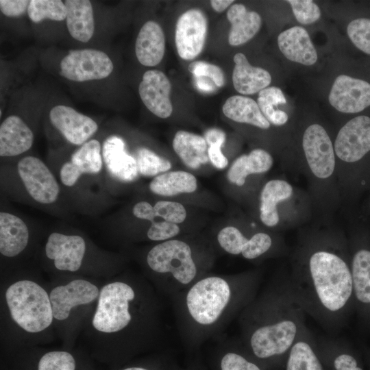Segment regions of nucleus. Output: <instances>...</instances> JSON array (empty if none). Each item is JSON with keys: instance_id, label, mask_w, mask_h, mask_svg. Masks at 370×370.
I'll return each instance as SVG.
<instances>
[{"instance_id": "412c9836", "label": "nucleus", "mask_w": 370, "mask_h": 370, "mask_svg": "<svg viewBox=\"0 0 370 370\" xmlns=\"http://www.w3.org/2000/svg\"><path fill=\"white\" fill-rule=\"evenodd\" d=\"M217 241L226 252L232 255L241 254L248 260L260 256L272 245L271 236L266 233H256L248 239L238 228L233 226L221 229L217 235Z\"/></svg>"}, {"instance_id": "79ce46f5", "label": "nucleus", "mask_w": 370, "mask_h": 370, "mask_svg": "<svg viewBox=\"0 0 370 370\" xmlns=\"http://www.w3.org/2000/svg\"><path fill=\"white\" fill-rule=\"evenodd\" d=\"M153 208L156 215L175 224L182 223L186 217V209L179 202L158 201L153 205Z\"/></svg>"}, {"instance_id": "72a5a7b5", "label": "nucleus", "mask_w": 370, "mask_h": 370, "mask_svg": "<svg viewBox=\"0 0 370 370\" xmlns=\"http://www.w3.org/2000/svg\"><path fill=\"white\" fill-rule=\"evenodd\" d=\"M285 370H326L319 350L305 340H297L284 364Z\"/></svg>"}, {"instance_id": "20e7f679", "label": "nucleus", "mask_w": 370, "mask_h": 370, "mask_svg": "<svg viewBox=\"0 0 370 370\" xmlns=\"http://www.w3.org/2000/svg\"><path fill=\"white\" fill-rule=\"evenodd\" d=\"M103 282L81 276L49 281L54 329L63 348L74 349L95 310Z\"/></svg>"}, {"instance_id": "f257e3e1", "label": "nucleus", "mask_w": 370, "mask_h": 370, "mask_svg": "<svg viewBox=\"0 0 370 370\" xmlns=\"http://www.w3.org/2000/svg\"><path fill=\"white\" fill-rule=\"evenodd\" d=\"M158 330V306L150 284L116 275L103 280L95 310L79 340L92 359L114 367L150 349Z\"/></svg>"}, {"instance_id": "2eb2a0df", "label": "nucleus", "mask_w": 370, "mask_h": 370, "mask_svg": "<svg viewBox=\"0 0 370 370\" xmlns=\"http://www.w3.org/2000/svg\"><path fill=\"white\" fill-rule=\"evenodd\" d=\"M208 32L205 14L197 8L189 9L177 19L175 41L180 57L185 60L195 58L202 51Z\"/></svg>"}, {"instance_id": "cd10ccee", "label": "nucleus", "mask_w": 370, "mask_h": 370, "mask_svg": "<svg viewBox=\"0 0 370 370\" xmlns=\"http://www.w3.org/2000/svg\"><path fill=\"white\" fill-rule=\"evenodd\" d=\"M173 148L184 164L190 169H198L209 160L207 142L199 135L180 130L173 140Z\"/></svg>"}, {"instance_id": "4c0bfd02", "label": "nucleus", "mask_w": 370, "mask_h": 370, "mask_svg": "<svg viewBox=\"0 0 370 370\" xmlns=\"http://www.w3.org/2000/svg\"><path fill=\"white\" fill-rule=\"evenodd\" d=\"M134 156L137 162L139 175L141 176H157L159 173L166 172L171 167L169 160L147 147L138 148Z\"/></svg>"}, {"instance_id": "c85d7f7f", "label": "nucleus", "mask_w": 370, "mask_h": 370, "mask_svg": "<svg viewBox=\"0 0 370 370\" xmlns=\"http://www.w3.org/2000/svg\"><path fill=\"white\" fill-rule=\"evenodd\" d=\"M273 164L271 155L262 149L252 150L249 154L237 158L227 171V179L238 186H243L251 174L268 171Z\"/></svg>"}, {"instance_id": "bb28decb", "label": "nucleus", "mask_w": 370, "mask_h": 370, "mask_svg": "<svg viewBox=\"0 0 370 370\" xmlns=\"http://www.w3.org/2000/svg\"><path fill=\"white\" fill-rule=\"evenodd\" d=\"M64 3L66 27L70 35L78 41L87 42L95 32L91 2L88 0H67Z\"/></svg>"}, {"instance_id": "39448f33", "label": "nucleus", "mask_w": 370, "mask_h": 370, "mask_svg": "<svg viewBox=\"0 0 370 370\" xmlns=\"http://www.w3.org/2000/svg\"><path fill=\"white\" fill-rule=\"evenodd\" d=\"M1 188L12 199L42 209L56 206L64 195L50 166L31 155L1 166Z\"/></svg>"}, {"instance_id": "423d86ee", "label": "nucleus", "mask_w": 370, "mask_h": 370, "mask_svg": "<svg viewBox=\"0 0 370 370\" xmlns=\"http://www.w3.org/2000/svg\"><path fill=\"white\" fill-rule=\"evenodd\" d=\"M310 286L319 306L330 313L340 312L353 293L351 270L337 254L314 252L308 260Z\"/></svg>"}, {"instance_id": "a19ab883", "label": "nucleus", "mask_w": 370, "mask_h": 370, "mask_svg": "<svg viewBox=\"0 0 370 370\" xmlns=\"http://www.w3.org/2000/svg\"><path fill=\"white\" fill-rule=\"evenodd\" d=\"M297 21L302 25H310L319 19L321 10L319 6L311 0L287 1Z\"/></svg>"}, {"instance_id": "de8ad7c7", "label": "nucleus", "mask_w": 370, "mask_h": 370, "mask_svg": "<svg viewBox=\"0 0 370 370\" xmlns=\"http://www.w3.org/2000/svg\"><path fill=\"white\" fill-rule=\"evenodd\" d=\"M196 86L201 91L212 92L217 87L214 82L206 77H195Z\"/></svg>"}, {"instance_id": "c03bdc74", "label": "nucleus", "mask_w": 370, "mask_h": 370, "mask_svg": "<svg viewBox=\"0 0 370 370\" xmlns=\"http://www.w3.org/2000/svg\"><path fill=\"white\" fill-rule=\"evenodd\" d=\"M188 71L195 77H206L214 82L217 87L224 85L225 77L221 69L213 64L204 61H195L188 66Z\"/></svg>"}, {"instance_id": "f03ea898", "label": "nucleus", "mask_w": 370, "mask_h": 370, "mask_svg": "<svg viewBox=\"0 0 370 370\" xmlns=\"http://www.w3.org/2000/svg\"><path fill=\"white\" fill-rule=\"evenodd\" d=\"M49 282L30 264L1 275L0 344L4 356L57 337Z\"/></svg>"}, {"instance_id": "a211bd4d", "label": "nucleus", "mask_w": 370, "mask_h": 370, "mask_svg": "<svg viewBox=\"0 0 370 370\" xmlns=\"http://www.w3.org/2000/svg\"><path fill=\"white\" fill-rule=\"evenodd\" d=\"M49 121L64 140L78 147L91 139L99 128L92 118L64 105L51 109Z\"/></svg>"}, {"instance_id": "7c9ffc66", "label": "nucleus", "mask_w": 370, "mask_h": 370, "mask_svg": "<svg viewBox=\"0 0 370 370\" xmlns=\"http://www.w3.org/2000/svg\"><path fill=\"white\" fill-rule=\"evenodd\" d=\"M224 115L238 123H247L267 130L271 123L262 114L258 103L250 97L242 95L230 97L222 108Z\"/></svg>"}, {"instance_id": "49530a36", "label": "nucleus", "mask_w": 370, "mask_h": 370, "mask_svg": "<svg viewBox=\"0 0 370 370\" xmlns=\"http://www.w3.org/2000/svg\"><path fill=\"white\" fill-rule=\"evenodd\" d=\"M257 101L267 103L275 108L280 104L286 103V98L282 90L276 86H268L258 93Z\"/></svg>"}, {"instance_id": "c9c22d12", "label": "nucleus", "mask_w": 370, "mask_h": 370, "mask_svg": "<svg viewBox=\"0 0 370 370\" xmlns=\"http://www.w3.org/2000/svg\"><path fill=\"white\" fill-rule=\"evenodd\" d=\"M326 370H364L357 357L338 346L318 349Z\"/></svg>"}, {"instance_id": "9d476101", "label": "nucleus", "mask_w": 370, "mask_h": 370, "mask_svg": "<svg viewBox=\"0 0 370 370\" xmlns=\"http://www.w3.org/2000/svg\"><path fill=\"white\" fill-rule=\"evenodd\" d=\"M40 241L30 224L14 212H0L1 275L27 264Z\"/></svg>"}, {"instance_id": "ea45409f", "label": "nucleus", "mask_w": 370, "mask_h": 370, "mask_svg": "<svg viewBox=\"0 0 370 370\" xmlns=\"http://www.w3.org/2000/svg\"><path fill=\"white\" fill-rule=\"evenodd\" d=\"M347 33L358 49L370 55V18H360L352 21L347 25Z\"/></svg>"}, {"instance_id": "e433bc0d", "label": "nucleus", "mask_w": 370, "mask_h": 370, "mask_svg": "<svg viewBox=\"0 0 370 370\" xmlns=\"http://www.w3.org/2000/svg\"><path fill=\"white\" fill-rule=\"evenodd\" d=\"M27 14L34 23H40L45 19L62 21L66 19V8L60 0H32Z\"/></svg>"}, {"instance_id": "58836bf2", "label": "nucleus", "mask_w": 370, "mask_h": 370, "mask_svg": "<svg viewBox=\"0 0 370 370\" xmlns=\"http://www.w3.org/2000/svg\"><path fill=\"white\" fill-rule=\"evenodd\" d=\"M204 138L209 146L208 156L211 163L219 169L225 168L228 160L221 151L225 141V133L219 129L212 128L206 132Z\"/></svg>"}, {"instance_id": "b1692460", "label": "nucleus", "mask_w": 370, "mask_h": 370, "mask_svg": "<svg viewBox=\"0 0 370 370\" xmlns=\"http://www.w3.org/2000/svg\"><path fill=\"white\" fill-rule=\"evenodd\" d=\"M165 51V37L160 25L148 21L140 29L135 42L138 62L146 66H154L162 60Z\"/></svg>"}, {"instance_id": "393cba45", "label": "nucleus", "mask_w": 370, "mask_h": 370, "mask_svg": "<svg viewBox=\"0 0 370 370\" xmlns=\"http://www.w3.org/2000/svg\"><path fill=\"white\" fill-rule=\"evenodd\" d=\"M232 82L236 90L242 95H252L268 87L271 76L265 69L249 64L246 56L237 53L234 56Z\"/></svg>"}, {"instance_id": "f8f14e48", "label": "nucleus", "mask_w": 370, "mask_h": 370, "mask_svg": "<svg viewBox=\"0 0 370 370\" xmlns=\"http://www.w3.org/2000/svg\"><path fill=\"white\" fill-rule=\"evenodd\" d=\"M145 262L151 273H169L182 285L190 284L197 273L190 246L180 240H168L154 245L146 253Z\"/></svg>"}, {"instance_id": "37998d69", "label": "nucleus", "mask_w": 370, "mask_h": 370, "mask_svg": "<svg viewBox=\"0 0 370 370\" xmlns=\"http://www.w3.org/2000/svg\"><path fill=\"white\" fill-rule=\"evenodd\" d=\"M221 370H262L251 358L236 352L225 353L220 362Z\"/></svg>"}, {"instance_id": "6ab92c4d", "label": "nucleus", "mask_w": 370, "mask_h": 370, "mask_svg": "<svg viewBox=\"0 0 370 370\" xmlns=\"http://www.w3.org/2000/svg\"><path fill=\"white\" fill-rule=\"evenodd\" d=\"M328 100L338 112H360L370 106V84L363 79L340 75L332 86Z\"/></svg>"}, {"instance_id": "7ed1b4c3", "label": "nucleus", "mask_w": 370, "mask_h": 370, "mask_svg": "<svg viewBox=\"0 0 370 370\" xmlns=\"http://www.w3.org/2000/svg\"><path fill=\"white\" fill-rule=\"evenodd\" d=\"M36 261L51 280L81 276L105 280L120 271L121 260L77 230L49 232L38 246Z\"/></svg>"}, {"instance_id": "473e14b6", "label": "nucleus", "mask_w": 370, "mask_h": 370, "mask_svg": "<svg viewBox=\"0 0 370 370\" xmlns=\"http://www.w3.org/2000/svg\"><path fill=\"white\" fill-rule=\"evenodd\" d=\"M132 212L135 218L150 222L146 231V237L150 241H168L180 233L177 224L166 221L156 215L153 206L147 201L136 203Z\"/></svg>"}, {"instance_id": "4be33fe9", "label": "nucleus", "mask_w": 370, "mask_h": 370, "mask_svg": "<svg viewBox=\"0 0 370 370\" xmlns=\"http://www.w3.org/2000/svg\"><path fill=\"white\" fill-rule=\"evenodd\" d=\"M34 141V134L18 116L10 115L0 125V156L13 158L29 151Z\"/></svg>"}, {"instance_id": "5701e85b", "label": "nucleus", "mask_w": 370, "mask_h": 370, "mask_svg": "<svg viewBox=\"0 0 370 370\" xmlns=\"http://www.w3.org/2000/svg\"><path fill=\"white\" fill-rule=\"evenodd\" d=\"M278 45L282 53L289 60L306 66L317 61V53L308 32L301 26H293L278 36Z\"/></svg>"}, {"instance_id": "c756f323", "label": "nucleus", "mask_w": 370, "mask_h": 370, "mask_svg": "<svg viewBox=\"0 0 370 370\" xmlns=\"http://www.w3.org/2000/svg\"><path fill=\"white\" fill-rule=\"evenodd\" d=\"M292 186L283 180H272L266 183L260 194V218L268 227L279 222L277 204L288 199L293 193Z\"/></svg>"}, {"instance_id": "ddd939ff", "label": "nucleus", "mask_w": 370, "mask_h": 370, "mask_svg": "<svg viewBox=\"0 0 370 370\" xmlns=\"http://www.w3.org/2000/svg\"><path fill=\"white\" fill-rule=\"evenodd\" d=\"M113 69L106 53L92 49L71 50L60 62L61 75L78 82L106 78Z\"/></svg>"}, {"instance_id": "4468645a", "label": "nucleus", "mask_w": 370, "mask_h": 370, "mask_svg": "<svg viewBox=\"0 0 370 370\" xmlns=\"http://www.w3.org/2000/svg\"><path fill=\"white\" fill-rule=\"evenodd\" d=\"M302 147L312 175L319 180L330 178L336 168V155L326 130L317 123L309 125L303 135Z\"/></svg>"}, {"instance_id": "dca6fc26", "label": "nucleus", "mask_w": 370, "mask_h": 370, "mask_svg": "<svg viewBox=\"0 0 370 370\" xmlns=\"http://www.w3.org/2000/svg\"><path fill=\"white\" fill-rule=\"evenodd\" d=\"M336 156L342 162L354 163L370 151V117L358 116L339 130L334 145Z\"/></svg>"}, {"instance_id": "f3484780", "label": "nucleus", "mask_w": 370, "mask_h": 370, "mask_svg": "<svg viewBox=\"0 0 370 370\" xmlns=\"http://www.w3.org/2000/svg\"><path fill=\"white\" fill-rule=\"evenodd\" d=\"M101 153L108 182L130 183L140 176L136 160L121 136H108L101 144Z\"/></svg>"}, {"instance_id": "8fccbe9b", "label": "nucleus", "mask_w": 370, "mask_h": 370, "mask_svg": "<svg viewBox=\"0 0 370 370\" xmlns=\"http://www.w3.org/2000/svg\"><path fill=\"white\" fill-rule=\"evenodd\" d=\"M120 370H150L146 367H140V366H131L127 367L123 369H121Z\"/></svg>"}, {"instance_id": "2f4dec72", "label": "nucleus", "mask_w": 370, "mask_h": 370, "mask_svg": "<svg viewBox=\"0 0 370 370\" xmlns=\"http://www.w3.org/2000/svg\"><path fill=\"white\" fill-rule=\"evenodd\" d=\"M149 190L160 196H174L196 190V177L184 171L165 172L156 176L149 183Z\"/></svg>"}, {"instance_id": "9b49d317", "label": "nucleus", "mask_w": 370, "mask_h": 370, "mask_svg": "<svg viewBox=\"0 0 370 370\" xmlns=\"http://www.w3.org/2000/svg\"><path fill=\"white\" fill-rule=\"evenodd\" d=\"M7 358L10 370H95L89 354L75 348L35 346L20 349Z\"/></svg>"}, {"instance_id": "a878e982", "label": "nucleus", "mask_w": 370, "mask_h": 370, "mask_svg": "<svg viewBox=\"0 0 370 370\" xmlns=\"http://www.w3.org/2000/svg\"><path fill=\"white\" fill-rule=\"evenodd\" d=\"M227 18L231 23L228 42L238 46L251 40L260 30L262 19L258 13L247 11L241 3H234L228 10Z\"/></svg>"}, {"instance_id": "aec40b11", "label": "nucleus", "mask_w": 370, "mask_h": 370, "mask_svg": "<svg viewBox=\"0 0 370 370\" xmlns=\"http://www.w3.org/2000/svg\"><path fill=\"white\" fill-rule=\"evenodd\" d=\"M171 90V84L168 77L156 69L146 71L138 86L139 95L145 107L162 119L169 117L173 112Z\"/></svg>"}, {"instance_id": "1a4fd4ad", "label": "nucleus", "mask_w": 370, "mask_h": 370, "mask_svg": "<svg viewBox=\"0 0 370 370\" xmlns=\"http://www.w3.org/2000/svg\"><path fill=\"white\" fill-rule=\"evenodd\" d=\"M297 334V323L290 316L259 325L249 337L251 354L259 365L271 368L284 365Z\"/></svg>"}, {"instance_id": "0eeeda50", "label": "nucleus", "mask_w": 370, "mask_h": 370, "mask_svg": "<svg viewBox=\"0 0 370 370\" xmlns=\"http://www.w3.org/2000/svg\"><path fill=\"white\" fill-rule=\"evenodd\" d=\"M51 169L58 180L63 194L73 195V198L76 195L75 201L77 198L82 201V193L85 199L86 193L91 191L90 184L108 193L101 143L97 139H90L75 150L68 160Z\"/></svg>"}, {"instance_id": "a18cd8bd", "label": "nucleus", "mask_w": 370, "mask_h": 370, "mask_svg": "<svg viewBox=\"0 0 370 370\" xmlns=\"http://www.w3.org/2000/svg\"><path fill=\"white\" fill-rule=\"evenodd\" d=\"M30 1L26 0H1V13L8 17H18L27 11Z\"/></svg>"}, {"instance_id": "6e6552de", "label": "nucleus", "mask_w": 370, "mask_h": 370, "mask_svg": "<svg viewBox=\"0 0 370 370\" xmlns=\"http://www.w3.org/2000/svg\"><path fill=\"white\" fill-rule=\"evenodd\" d=\"M233 297L234 290L228 281L219 276L206 277L189 288L185 308L193 322L210 328L223 317Z\"/></svg>"}, {"instance_id": "f704fd0d", "label": "nucleus", "mask_w": 370, "mask_h": 370, "mask_svg": "<svg viewBox=\"0 0 370 370\" xmlns=\"http://www.w3.org/2000/svg\"><path fill=\"white\" fill-rule=\"evenodd\" d=\"M351 273L353 292L357 299L370 304V251L360 249L354 254Z\"/></svg>"}, {"instance_id": "09e8293b", "label": "nucleus", "mask_w": 370, "mask_h": 370, "mask_svg": "<svg viewBox=\"0 0 370 370\" xmlns=\"http://www.w3.org/2000/svg\"><path fill=\"white\" fill-rule=\"evenodd\" d=\"M233 2V0H212L210 1V4L216 12H222Z\"/></svg>"}]
</instances>
